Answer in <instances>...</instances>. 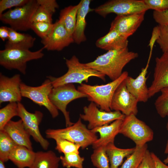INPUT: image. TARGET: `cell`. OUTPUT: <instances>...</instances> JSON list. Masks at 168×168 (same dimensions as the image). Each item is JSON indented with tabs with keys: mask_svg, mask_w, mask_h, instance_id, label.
I'll return each instance as SVG.
<instances>
[{
	"mask_svg": "<svg viewBox=\"0 0 168 168\" xmlns=\"http://www.w3.org/2000/svg\"><path fill=\"white\" fill-rule=\"evenodd\" d=\"M91 158L93 165L97 168H110L105 147H100L94 149Z\"/></svg>",
	"mask_w": 168,
	"mask_h": 168,
	"instance_id": "cell-31",
	"label": "cell"
},
{
	"mask_svg": "<svg viewBox=\"0 0 168 168\" xmlns=\"http://www.w3.org/2000/svg\"><path fill=\"white\" fill-rule=\"evenodd\" d=\"M15 116H18V103L10 102L7 105L0 110V130L3 129L5 125L11 119Z\"/></svg>",
	"mask_w": 168,
	"mask_h": 168,
	"instance_id": "cell-30",
	"label": "cell"
},
{
	"mask_svg": "<svg viewBox=\"0 0 168 168\" xmlns=\"http://www.w3.org/2000/svg\"><path fill=\"white\" fill-rule=\"evenodd\" d=\"M17 145L3 129L0 130V161L5 163L9 160L11 152Z\"/></svg>",
	"mask_w": 168,
	"mask_h": 168,
	"instance_id": "cell-29",
	"label": "cell"
},
{
	"mask_svg": "<svg viewBox=\"0 0 168 168\" xmlns=\"http://www.w3.org/2000/svg\"><path fill=\"white\" fill-rule=\"evenodd\" d=\"M9 27V36L5 48L29 49L34 46L35 38L30 35L18 32Z\"/></svg>",
	"mask_w": 168,
	"mask_h": 168,
	"instance_id": "cell-24",
	"label": "cell"
},
{
	"mask_svg": "<svg viewBox=\"0 0 168 168\" xmlns=\"http://www.w3.org/2000/svg\"><path fill=\"white\" fill-rule=\"evenodd\" d=\"M79 2L75 6H70L62 9L58 20L64 26L69 33L72 35L74 30Z\"/></svg>",
	"mask_w": 168,
	"mask_h": 168,
	"instance_id": "cell-27",
	"label": "cell"
},
{
	"mask_svg": "<svg viewBox=\"0 0 168 168\" xmlns=\"http://www.w3.org/2000/svg\"><path fill=\"white\" fill-rule=\"evenodd\" d=\"M20 76L16 74L9 77L0 74V104L5 102H20L22 99Z\"/></svg>",
	"mask_w": 168,
	"mask_h": 168,
	"instance_id": "cell-15",
	"label": "cell"
},
{
	"mask_svg": "<svg viewBox=\"0 0 168 168\" xmlns=\"http://www.w3.org/2000/svg\"><path fill=\"white\" fill-rule=\"evenodd\" d=\"M54 140L56 143L55 149L59 152L64 154L70 153L79 154L81 147L79 145L63 138H56Z\"/></svg>",
	"mask_w": 168,
	"mask_h": 168,
	"instance_id": "cell-34",
	"label": "cell"
},
{
	"mask_svg": "<svg viewBox=\"0 0 168 168\" xmlns=\"http://www.w3.org/2000/svg\"><path fill=\"white\" fill-rule=\"evenodd\" d=\"M138 168H156L155 162L151 152L147 150Z\"/></svg>",
	"mask_w": 168,
	"mask_h": 168,
	"instance_id": "cell-40",
	"label": "cell"
},
{
	"mask_svg": "<svg viewBox=\"0 0 168 168\" xmlns=\"http://www.w3.org/2000/svg\"><path fill=\"white\" fill-rule=\"evenodd\" d=\"M60 161V157L52 151H38L29 168H58Z\"/></svg>",
	"mask_w": 168,
	"mask_h": 168,
	"instance_id": "cell-25",
	"label": "cell"
},
{
	"mask_svg": "<svg viewBox=\"0 0 168 168\" xmlns=\"http://www.w3.org/2000/svg\"><path fill=\"white\" fill-rule=\"evenodd\" d=\"M159 34L156 42L163 53L168 52V25H158Z\"/></svg>",
	"mask_w": 168,
	"mask_h": 168,
	"instance_id": "cell-37",
	"label": "cell"
},
{
	"mask_svg": "<svg viewBox=\"0 0 168 168\" xmlns=\"http://www.w3.org/2000/svg\"><path fill=\"white\" fill-rule=\"evenodd\" d=\"M29 0H1L0 1V15L8 9L13 7H21L26 4Z\"/></svg>",
	"mask_w": 168,
	"mask_h": 168,
	"instance_id": "cell-39",
	"label": "cell"
},
{
	"mask_svg": "<svg viewBox=\"0 0 168 168\" xmlns=\"http://www.w3.org/2000/svg\"><path fill=\"white\" fill-rule=\"evenodd\" d=\"M153 16L159 25H168V10L162 12L154 11Z\"/></svg>",
	"mask_w": 168,
	"mask_h": 168,
	"instance_id": "cell-41",
	"label": "cell"
},
{
	"mask_svg": "<svg viewBox=\"0 0 168 168\" xmlns=\"http://www.w3.org/2000/svg\"><path fill=\"white\" fill-rule=\"evenodd\" d=\"M145 12L117 16L112 22L110 29L115 30L128 38L140 26L144 19Z\"/></svg>",
	"mask_w": 168,
	"mask_h": 168,
	"instance_id": "cell-17",
	"label": "cell"
},
{
	"mask_svg": "<svg viewBox=\"0 0 168 168\" xmlns=\"http://www.w3.org/2000/svg\"><path fill=\"white\" fill-rule=\"evenodd\" d=\"M91 1L82 0L80 2L76 18V26L72 34L74 42L78 44L85 41L86 38L85 30L86 25V18L87 14L94 9L90 8Z\"/></svg>",
	"mask_w": 168,
	"mask_h": 168,
	"instance_id": "cell-21",
	"label": "cell"
},
{
	"mask_svg": "<svg viewBox=\"0 0 168 168\" xmlns=\"http://www.w3.org/2000/svg\"><path fill=\"white\" fill-rule=\"evenodd\" d=\"M125 79L116 90L110 104L111 110L119 111L125 116L136 115L138 112L136 98L128 90Z\"/></svg>",
	"mask_w": 168,
	"mask_h": 168,
	"instance_id": "cell-13",
	"label": "cell"
},
{
	"mask_svg": "<svg viewBox=\"0 0 168 168\" xmlns=\"http://www.w3.org/2000/svg\"><path fill=\"white\" fill-rule=\"evenodd\" d=\"M86 97L87 96L85 94L77 89L72 83L53 87L49 96L53 104L63 113L66 127L74 124L71 121L69 112L67 110L68 105L74 100Z\"/></svg>",
	"mask_w": 168,
	"mask_h": 168,
	"instance_id": "cell-8",
	"label": "cell"
},
{
	"mask_svg": "<svg viewBox=\"0 0 168 168\" xmlns=\"http://www.w3.org/2000/svg\"><path fill=\"white\" fill-rule=\"evenodd\" d=\"M54 23L46 22H33L31 29L41 39L45 38L50 33Z\"/></svg>",
	"mask_w": 168,
	"mask_h": 168,
	"instance_id": "cell-35",
	"label": "cell"
},
{
	"mask_svg": "<svg viewBox=\"0 0 168 168\" xmlns=\"http://www.w3.org/2000/svg\"><path fill=\"white\" fill-rule=\"evenodd\" d=\"M119 133L132 140L136 146H141L152 141L154 137L152 130L136 115L125 116L123 120Z\"/></svg>",
	"mask_w": 168,
	"mask_h": 168,
	"instance_id": "cell-7",
	"label": "cell"
},
{
	"mask_svg": "<svg viewBox=\"0 0 168 168\" xmlns=\"http://www.w3.org/2000/svg\"><path fill=\"white\" fill-rule=\"evenodd\" d=\"M0 168H6L4 162L0 161Z\"/></svg>",
	"mask_w": 168,
	"mask_h": 168,
	"instance_id": "cell-46",
	"label": "cell"
},
{
	"mask_svg": "<svg viewBox=\"0 0 168 168\" xmlns=\"http://www.w3.org/2000/svg\"><path fill=\"white\" fill-rule=\"evenodd\" d=\"M18 116L22 120L25 127L34 140L46 150L49 147V141L44 138L40 133L39 126L43 117V113L39 111L34 113L28 112L20 102H18Z\"/></svg>",
	"mask_w": 168,
	"mask_h": 168,
	"instance_id": "cell-12",
	"label": "cell"
},
{
	"mask_svg": "<svg viewBox=\"0 0 168 168\" xmlns=\"http://www.w3.org/2000/svg\"><path fill=\"white\" fill-rule=\"evenodd\" d=\"M35 155L33 150L22 146H16L11 152L9 159L17 168H30L32 164Z\"/></svg>",
	"mask_w": 168,
	"mask_h": 168,
	"instance_id": "cell-23",
	"label": "cell"
},
{
	"mask_svg": "<svg viewBox=\"0 0 168 168\" xmlns=\"http://www.w3.org/2000/svg\"><path fill=\"white\" fill-rule=\"evenodd\" d=\"M138 56L137 53L129 51L127 47L108 51L85 64L114 81L120 76L126 65Z\"/></svg>",
	"mask_w": 168,
	"mask_h": 168,
	"instance_id": "cell-1",
	"label": "cell"
},
{
	"mask_svg": "<svg viewBox=\"0 0 168 168\" xmlns=\"http://www.w3.org/2000/svg\"><path fill=\"white\" fill-rule=\"evenodd\" d=\"M65 63L68 70L63 75L58 77L51 76L47 77L51 81L53 87L70 83H78L81 84L84 81L88 82L91 77H97L105 81V75L88 67L85 63H80L75 55L69 59H66Z\"/></svg>",
	"mask_w": 168,
	"mask_h": 168,
	"instance_id": "cell-2",
	"label": "cell"
},
{
	"mask_svg": "<svg viewBox=\"0 0 168 168\" xmlns=\"http://www.w3.org/2000/svg\"><path fill=\"white\" fill-rule=\"evenodd\" d=\"M37 1L39 5L47 8L53 14L59 7L55 0H37Z\"/></svg>",
	"mask_w": 168,
	"mask_h": 168,
	"instance_id": "cell-42",
	"label": "cell"
},
{
	"mask_svg": "<svg viewBox=\"0 0 168 168\" xmlns=\"http://www.w3.org/2000/svg\"><path fill=\"white\" fill-rule=\"evenodd\" d=\"M48 138L64 139L79 145L83 149L91 145L98 139L96 133L89 129L80 118L69 126L61 129H48L45 131Z\"/></svg>",
	"mask_w": 168,
	"mask_h": 168,
	"instance_id": "cell-4",
	"label": "cell"
},
{
	"mask_svg": "<svg viewBox=\"0 0 168 168\" xmlns=\"http://www.w3.org/2000/svg\"><path fill=\"white\" fill-rule=\"evenodd\" d=\"M53 14L45 7L39 5L33 16V22H42L52 23Z\"/></svg>",
	"mask_w": 168,
	"mask_h": 168,
	"instance_id": "cell-36",
	"label": "cell"
},
{
	"mask_svg": "<svg viewBox=\"0 0 168 168\" xmlns=\"http://www.w3.org/2000/svg\"><path fill=\"white\" fill-rule=\"evenodd\" d=\"M39 6L37 0H29L24 6L3 13L0 20L15 30L27 31L31 29L33 16Z\"/></svg>",
	"mask_w": 168,
	"mask_h": 168,
	"instance_id": "cell-5",
	"label": "cell"
},
{
	"mask_svg": "<svg viewBox=\"0 0 168 168\" xmlns=\"http://www.w3.org/2000/svg\"><path fill=\"white\" fill-rule=\"evenodd\" d=\"M53 87L49 79H46L41 85L33 87L28 86L21 82L20 85L22 97L28 98L40 106L46 108L52 117H57L58 110L50 101L49 96Z\"/></svg>",
	"mask_w": 168,
	"mask_h": 168,
	"instance_id": "cell-9",
	"label": "cell"
},
{
	"mask_svg": "<svg viewBox=\"0 0 168 168\" xmlns=\"http://www.w3.org/2000/svg\"><path fill=\"white\" fill-rule=\"evenodd\" d=\"M128 43L127 38L115 30L110 29L108 33L96 40V45L99 48L108 51L127 48Z\"/></svg>",
	"mask_w": 168,
	"mask_h": 168,
	"instance_id": "cell-22",
	"label": "cell"
},
{
	"mask_svg": "<svg viewBox=\"0 0 168 168\" xmlns=\"http://www.w3.org/2000/svg\"><path fill=\"white\" fill-rule=\"evenodd\" d=\"M167 87H168V52L163 53L161 56L155 59L153 80L148 88L149 98Z\"/></svg>",
	"mask_w": 168,
	"mask_h": 168,
	"instance_id": "cell-16",
	"label": "cell"
},
{
	"mask_svg": "<svg viewBox=\"0 0 168 168\" xmlns=\"http://www.w3.org/2000/svg\"><path fill=\"white\" fill-rule=\"evenodd\" d=\"M149 9L162 12L168 10V0H143Z\"/></svg>",
	"mask_w": 168,
	"mask_h": 168,
	"instance_id": "cell-38",
	"label": "cell"
},
{
	"mask_svg": "<svg viewBox=\"0 0 168 168\" xmlns=\"http://www.w3.org/2000/svg\"><path fill=\"white\" fill-rule=\"evenodd\" d=\"M147 150V144L141 146H136L134 151L127 157L119 168H138Z\"/></svg>",
	"mask_w": 168,
	"mask_h": 168,
	"instance_id": "cell-28",
	"label": "cell"
},
{
	"mask_svg": "<svg viewBox=\"0 0 168 168\" xmlns=\"http://www.w3.org/2000/svg\"><path fill=\"white\" fill-rule=\"evenodd\" d=\"M152 55H149L146 66L142 68L141 72L136 78H134L128 76L125 79L128 90L136 98L138 102H146L150 98L148 89L146 84V75Z\"/></svg>",
	"mask_w": 168,
	"mask_h": 168,
	"instance_id": "cell-18",
	"label": "cell"
},
{
	"mask_svg": "<svg viewBox=\"0 0 168 168\" xmlns=\"http://www.w3.org/2000/svg\"></svg>",
	"mask_w": 168,
	"mask_h": 168,
	"instance_id": "cell-48",
	"label": "cell"
},
{
	"mask_svg": "<svg viewBox=\"0 0 168 168\" xmlns=\"http://www.w3.org/2000/svg\"><path fill=\"white\" fill-rule=\"evenodd\" d=\"M167 116L168 117V115H167ZM166 128L167 131H168V120L166 124ZM164 153L166 154H168V138L167 141L165 150L164 151Z\"/></svg>",
	"mask_w": 168,
	"mask_h": 168,
	"instance_id": "cell-45",
	"label": "cell"
},
{
	"mask_svg": "<svg viewBox=\"0 0 168 168\" xmlns=\"http://www.w3.org/2000/svg\"><path fill=\"white\" fill-rule=\"evenodd\" d=\"M128 76V72L124 71L118 79L106 84L93 86L82 83L78 86L77 89L85 94L88 100L99 106L100 110L110 112L111 111V101L116 90Z\"/></svg>",
	"mask_w": 168,
	"mask_h": 168,
	"instance_id": "cell-3",
	"label": "cell"
},
{
	"mask_svg": "<svg viewBox=\"0 0 168 168\" xmlns=\"http://www.w3.org/2000/svg\"><path fill=\"white\" fill-rule=\"evenodd\" d=\"M9 28L6 26H2L0 27V38L3 41L7 40L9 37Z\"/></svg>",
	"mask_w": 168,
	"mask_h": 168,
	"instance_id": "cell-43",
	"label": "cell"
},
{
	"mask_svg": "<svg viewBox=\"0 0 168 168\" xmlns=\"http://www.w3.org/2000/svg\"><path fill=\"white\" fill-rule=\"evenodd\" d=\"M44 49L43 47L32 52L29 49L5 48L0 51V64L7 69H16L25 74L27 63L42 58L44 56L43 51Z\"/></svg>",
	"mask_w": 168,
	"mask_h": 168,
	"instance_id": "cell-6",
	"label": "cell"
},
{
	"mask_svg": "<svg viewBox=\"0 0 168 168\" xmlns=\"http://www.w3.org/2000/svg\"><path fill=\"white\" fill-rule=\"evenodd\" d=\"M123 120H116L110 124L98 127L91 130L99 133L100 137L92 144L94 149L100 147H105L110 143H114L116 136L119 131Z\"/></svg>",
	"mask_w": 168,
	"mask_h": 168,
	"instance_id": "cell-20",
	"label": "cell"
},
{
	"mask_svg": "<svg viewBox=\"0 0 168 168\" xmlns=\"http://www.w3.org/2000/svg\"><path fill=\"white\" fill-rule=\"evenodd\" d=\"M135 147L123 149L116 147L114 143H110L105 147V150L108 156L110 168H118L123 159L130 155L134 151Z\"/></svg>",
	"mask_w": 168,
	"mask_h": 168,
	"instance_id": "cell-26",
	"label": "cell"
},
{
	"mask_svg": "<svg viewBox=\"0 0 168 168\" xmlns=\"http://www.w3.org/2000/svg\"><path fill=\"white\" fill-rule=\"evenodd\" d=\"M151 154L155 161L156 168H168V165L162 161L154 153L151 152Z\"/></svg>",
	"mask_w": 168,
	"mask_h": 168,
	"instance_id": "cell-44",
	"label": "cell"
},
{
	"mask_svg": "<svg viewBox=\"0 0 168 168\" xmlns=\"http://www.w3.org/2000/svg\"><path fill=\"white\" fill-rule=\"evenodd\" d=\"M161 94L155 100L154 105L158 114L164 118L168 115V87L162 89Z\"/></svg>",
	"mask_w": 168,
	"mask_h": 168,
	"instance_id": "cell-33",
	"label": "cell"
},
{
	"mask_svg": "<svg viewBox=\"0 0 168 168\" xmlns=\"http://www.w3.org/2000/svg\"><path fill=\"white\" fill-rule=\"evenodd\" d=\"M149 9L143 0H112L98 6L94 11L105 17L110 13L124 15L146 12Z\"/></svg>",
	"mask_w": 168,
	"mask_h": 168,
	"instance_id": "cell-10",
	"label": "cell"
},
{
	"mask_svg": "<svg viewBox=\"0 0 168 168\" xmlns=\"http://www.w3.org/2000/svg\"><path fill=\"white\" fill-rule=\"evenodd\" d=\"M12 140L18 145L25 146L33 150L30 135L25 128L22 120H10L3 129Z\"/></svg>",
	"mask_w": 168,
	"mask_h": 168,
	"instance_id": "cell-19",
	"label": "cell"
},
{
	"mask_svg": "<svg viewBox=\"0 0 168 168\" xmlns=\"http://www.w3.org/2000/svg\"><path fill=\"white\" fill-rule=\"evenodd\" d=\"M97 106L91 102L88 106L83 107V114L80 115L81 119L88 122L87 127L89 129L108 124L117 120H123L125 117L119 111L107 112L99 110Z\"/></svg>",
	"mask_w": 168,
	"mask_h": 168,
	"instance_id": "cell-11",
	"label": "cell"
},
{
	"mask_svg": "<svg viewBox=\"0 0 168 168\" xmlns=\"http://www.w3.org/2000/svg\"><path fill=\"white\" fill-rule=\"evenodd\" d=\"M163 162L166 164H168V154L166 158L164 160Z\"/></svg>",
	"mask_w": 168,
	"mask_h": 168,
	"instance_id": "cell-47",
	"label": "cell"
},
{
	"mask_svg": "<svg viewBox=\"0 0 168 168\" xmlns=\"http://www.w3.org/2000/svg\"><path fill=\"white\" fill-rule=\"evenodd\" d=\"M41 42L45 49L48 50H62L74 42L72 35L58 20L54 23L53 28L49 35L41 39Z\"/></svg>",
	"mask_w": 168,
	"mask_h": 168,
	"instance_id": "cell-14",
	"label": "cell"
},
{
	"mask_svg": "<svg viewBox=\"0 0 168 168\" xmlns=\"http://www.w3.org/2000/svg\"><path fill=\"white\" fill-rule=\"evenodd\" d=\"M59 157L64 167L83 168V164L84 158L81 157L79 153H70L64 154L63 156H61Z\"/></svg>",
	"mask_w": 168,
	"mask_h": 168,
	"instance_id": "cell-32",
	"label": "cell"
}]
</instances>
